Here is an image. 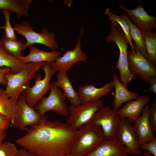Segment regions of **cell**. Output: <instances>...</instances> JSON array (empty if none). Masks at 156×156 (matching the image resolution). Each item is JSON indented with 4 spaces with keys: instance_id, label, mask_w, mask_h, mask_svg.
Returning <instances> with one entry per match:
<instances>
[{
    "instance_id": "cell-6",
    "label": "cell",
    "mask_w": 156,
    "mask_h": 156,
    "mask_svg": "<svg viewBox=\"0 0 156 156\" xmlns=\"http://www.w3.org/2000/svg\"><path fill=\"white\" fill-rule=\"evenodd\" d=\"M41 68L44 73V78L42 79L41 75L38 74L35 77L34 86L30 87L28 83L23 89L26 94V101L32 107L40 101L50 90L51 84L50 81L55 72L48 63L45 62Z\"/></svg>"
},
{
    "instance_id": "cell-20",
    "label": "cell",
    "mask_w": 156,
    "mask_h": 156,
    "mask_svg": "<svg viewBox=\"0 0 156 156\" xmlns=\"http://www.w3.org/2000/svg\"><path fill=\"white\" fill-rule=\"evenodd\" d=\"M112 70L113 80L112 81L115 92L113 109L118 111L123 103L135 99L138 95L137 93L129 91L127 87L120 81L113 67Z\"/></svg>"
},
{
    "instance_id": "cell-34",
    "label": "cell",
    "mask_w": 156,
    "mask_h": 156,
    "mask_svg": "<svg viewBox=\"0 0 156 156\" xmlns=\"http://www.w3.org/2000/svg\"><path fill=\"white\" fill-rule=\"evenodd\" d=\"M10 72L11 70L8 68L3 67L0 68V85L6 86L7 81L5 76L7 74Z\"/></svg>"
},
{
    "instance_id": "cell-11",
    "label": "cell",
    "mask_w": 156,
    "mask_h": 156,
    "mask_svg": "<svg viewBox=\"0 0 156 156\" xmlns=\"http://www.w3.org/2000/svg\"><path fill=\"white\" fill-rule=\"evenodd\" d=\"M115 139L126 148L128 153L142 156L138 136L133 126L127 118H120L116 132Z\"/></svg>"
},
{
    "instance_id": "cell-24",
    "label": "cell",
    "mask_w": 156,
    "mask_h": 156,
    "mask_svg": "<svg viewBox=\"0 0 156 156\" xmlns=\"http://www.w3.org/2000/svg\"><path fill=\"white\" fill-rule=\"evenodd\" d=\"M121 16L127 23L129 27L132 39L134 41L135 45L140 53L148 60L143 35L140 30L132 23L126 13Z\"/></svg>"
},
{
    "instance_id": "cell-23",
    "label": "cell",
    "mask_w": 156,
    "mask_h": 156,
    "mask_svg": "<svg viewBox=\"0 0 156 156\" xmlns=\"http://www.w3.org/2000/svg\"><path fill=\"white\" fill-rule=\"evenodd\" d=\"M0 39L5 50L10 55L20 61L23 56L22 52L26 49L25 43L21 40H10L7 38L5 35H3Z\"/></svg>"
},
{
    "instance_id": "cell-2",
    "label": "cell",
    "mask_w": 156,
    "mask_h": 156,
    "mask_svg": "<svg viewBox=\"0 0 156 156\" xmlns=\"http://www.w3.org/2000/svg\"><path fill=\"white\" fill-rule=\"evenodd\" d=\"M110 30L109 34L105 37L106 42H113L116 44L119 51V55L115 68L118 70L120 81L125 87L132 80L137 77L129 71L127 58V49L129 42L117 25L116 23L110 18Z\"/></svg>"
},
{
    "instance_id": "cell-22",
    "label": "cell",
    "mask_w": 156,
    "mask_h": 156,
    "mask_svg": "<svg viewBox=\"0 0 156 156\" xmlns=\"http://www.w3.org/2000/svg\"><path fill=\"white\" fill-rule=\"evenodd\" d=\"M32 0H0V10L12 12L20 18L28 16V10Z\"/></svg>"
},
{
    "instance_id": "cell-16",
    "label": "cell",
    "mask_w": 156,
    "mask_h": 156,
    "mask_svg": "<svg viewBox=\"0 0 156 156\" xmlns=\"http://www.w3.org/2000/svg\"><path fill=\"white\" fill-rule=\"evenodd\" d=\"M114 88L112 81L107 83L100 88L92 84L84 85L79 87L78 93L82 103L96 101L109 94Z\"/></svg>"
},
{
    "instance_id": "cell-37",
    "label": "cell",
    "mask_w": 156,
    "mask_h": 156,
    "mask_svg": "<svg viewBox=\"0 0 156 156\" xmlns=\"http://www.w3.org/2000/svg\"><path fill=\"white\" fill-rule=\"evenodd\" d=\"M7 137V133L5 131L0 130V145L3 142Z\"/></svg>"
},
{
    "instance_id": "cell-30",
    "label": "cell",
    "mask_w": 156,
    "mask_h": 156,
    "mask_svg": "<svg viewBox=\"0 0 156 156\" xmlns=\"http://www.w3.org/2000/svg\"><path fill=\"white\" fill-rule=\"evenodd\" d=\"M18 150L10 142H3L0 145V156H16Z\"/></svg>"
},
{
    "instance_id": "cell-32",
    "label": "cell",
    "mask_w": 156,
    "mask_h": 156,
    "mask_svg": "<svg viewBox=\"0 0 156 156\" xmlns=\"http://www.w3.org/2000/svg\"><path fill=\"white\" fill-rule=\"evenodd\" d=\"M140 148L148 151L154 156H156V137L150 142L140 145Z\"/></svg>"
},
{
    "instance_id": "cell-12",
    "label": "cell",
    "mask_w": 156,
    "mask_h": 156,
    "mask_svg": "<svg viewBox=\"0 0 156 156\" xmlns=\"http://www.w3.org/2000/svg\"><path fill=\"white\" fill-rule=\"evenodd\" d=\"M133 43L135 51L130 50L127 53L129 69L132 74L148 83L151 76H156V68L140 53L134 42Z\"/></svg>"
},
{
    "instance_id": "cell-25",
    "label": "cell",
    "mask_w": 156,
    "mask_h": 156,
    "mask_svg": "<svg viewBox=\"0 0 156 156\" xmlns=\"http://www.w3.org/2000/svg\"><path fill=\"white\" fill-rule=\"evenodd\" d=\"M25 64L10 55L5 50L0 39V68H8L11 70V73H16L21 70Z\"/></svg>"
},
{
    "instance_id": "cell-36",
    "label": "cell",
    "mask_w": 156,
    "mask_h": 156,
    "mask_svg": "<svg viewBox=\"0 0 156 156\" xmlns=\"http://www.w3.org/2000/svg\"><path fill=\"white\" fill-rule=\"evenodd\" d=\"M16 156H37L35 154L24 148L18 149Z\"/></svg>"
},
{
    "instance_id": "cell-35",
    "label": "cell",
    "mask_w": 156,
    "mask_h": 156,
    "mask_svg": "<svg viewBox=\"0 0 156 156\" xmlns=\"http://www.w3.org/2000/svg\"><path fill=\"white\" fill-rule=\"evenodd\" d=\"M148 83L149 86L147 91L156 94V76H151L149 78Z\"/></svg>"
},
{
    "instance_id": "cell-27",
    "label": "cell",
    "mask_w": 156,
    "mask_h": 156,
    "mask_svg": "<svg viewBox=\"0 0 156 156\" xmlns=\"http://www.w3.org/2000/svg\"><path fill=\"white\" fill-rule=\"evenodd\" d=\"M143 35L144 38L148 60L155 66L156 64V32H152Z\"/></svg>"
},
{
    "instance_id": "cell-3",
    "label": "cell",
    "mask_w": 156,
    "mask_h": 156,
    "mask_svg": "<svg viewBox=\"0 0 156 156\" xmlns=\"http://www.w3.org/2000/svg\"><path fill=\"white\" fill-rule=\"evenodd\" d=\"M104 140L101 127L90 123L78 130L70 154L72 156H85L92 151Z\"/></svg>"
},
{
    "instance_id": "cell-33",
    "label": "cell",
    "mask_w": 156,
    "mask_h": 156,
    "mask_svg": "<svg viewBox=\"0 0 156 156\" xmlns=\"http://www.w3.org/2000/svg\"><path fill=\"white\" fill-rule=\"evenodd\" d=\"M11 121L5 116L0 114V130L6 131L9 127Z\"/></svg>"
},
{
    "instance_id": "cell-1",
    "label": "cell",
    "mask_w": 156,
    "mask_h": 156,
    "mask_svg": "<svg viewBox=\"0 0 156 156\" xmlns=\"http://www.w3.org/2000/svg\"><path fill=\"white\" fill-rule=\"evenodd\" d=\"M16 143L37 156H64L70 153L78 130L66 123L50 121L43 116L37 124L28 128Z\"/></svg>"
},
{
    "instance_id": "cell-31",
    "label": "cell",
    "mask_w": 156,
    "mask_h": 156,
    "mask_svg": "<svg viewBox=\"0 0 156 156\" xmlns=\"http://www.w3.org/2000/svg\"><path fill=\"white\" fill-rule=\"evenodd\" d=\"M149 120L153 133L154 135L156 132V99L153 101L150 109Z\"/></svg>"
},
{
    "instance_id": "cell-4",
    "label": "cell",
    "mask_w": 156,
    "mask_h": 156,
    "mask_svg": "<svg viewBox=\"0 0 156 156\" xmlns=\"http://www.w3.org/2000/svg\"><path fill=\"white\" fill-rule=\"evenodd\" d=\"M44 63L27 64L18 72L16 73L10 72L6 74L7 83L5 91L15 103L17 102L25 85L35 77L36 73Z\"/></svg>"
},
{
    "instance_id": "cell-7",
    "label": "cell",
    "mask_w": 156,
    "mask_h": 156,
    "mask_svg": "<svg viewBox=\"0 0 156 156\" xmlns=\"http://www.w3.org/2000/svg\"><path fill=\"white\" fill-rule=\"evenodd\" d=\"M104 106L101 100L85 102L78 106L70 104L68 107L66 123L73 129L78 130L89 123L95 114Z\"/></svg>"
},
{
    "instance_id": "cell-8",
    "label": "cell",
    "mask_w": 156,
    "mask_h": 156,
    "mask_svg": "<svg viewBox=\"0 0 156 156\" xmlns=\"http://www.w3.org/2000/svg\"><path fill=\"white\" fill-rule=\"evenodd\" d=\"M25 96V93L23 91L16 103L14 116L11 121L13 127L21 131H26L28 126L38 124L44 116L40 115L33 107L27 104Z\"/></svg>"
},
{
    "instance_id": "cell-15",
    "label": "cell",
    "mask_w": 156,
    "mask_h": 156,
    "mask_svg": "<svg viewBox=\"0 0 156 156\" xmlns=\"http://www.w3.org/2000/svg\"><path fill=\"white\" fill-rule=\"evenodd\" d=\"M149 102V98L147 95L138 96L134 100L127 102L117 113L120 118H127L131 123H134L139 117L142 110Z\"/></svg>"
},
{
    "instance_id": "cell-13",
    "label": "cell",
    "mask_w": 156,
    "mask_h": 156,
    "mask_svg": "<svg viewBox=\"0 0 156 156\" xmlns=\"http://www.w3.org/2000/svg\"><path fill=\"white\" fill-rule=\"evenodd\" d=\"M83 32V29H81L79 37L73 49L66 51L62 56L59 57L55 62L50 64V66L55 72H66L79 62H87L88 57L82 50L81 45Z\"/></svg>"
},
{
    "instance_id": "cell-14",
    "label": "cell",
    "mask_w": 156,
    "mask_h": 156,
    "mask_svg": "<svg viewBox=\"0 0 156 156\" xmlns=\"http://www.w3.org/2000/svg\"><path fill=\"white\" fill-rule=\"evenodd\" d=\"M136 3L137 7L133 10L127 9L120 4L118 5L143 34L152 32L153 29L156 28V16L149 15L145 11V3L142 1H138Z\"/></svg>"
},
{
    "instance_id": "cell-9",
    "label": "cell",
    "mask_w": 156,
    "mask_h": 156,
    "mask_svg": "<svg viewBox=\"0 0 156 156\" xmlns=\"http://www.w3.org/2000/svg\"><path fill=\"white\" fill-rule=\"evenodd\" d=\"M51 84L49 95L44 97L34 109L42 116L45 115L49 111H52L59 116L68 117V107L65 102L66 96L54 82Z\"/></svg>"
},
{
    "instance_id": "cell-19",
    "label": "cell",
    "mask_w": 156,
    "mask_h": 156,
    "mask_svg": "<svg viewBox=\"0 0 156 156\" xmlns=\"http://www.w3.org/2000/svg\"><path fill=\"white\" fill-rule=\"evenodd\" d=\"M29 53L23 56L20 61L24 64L28 63H38L47 62L51 63L55 61L61 53L57 51L46 52L39 49L33 45L28 46Z\"/></svg>"
},
{
    "instance_id": "cell-17",
    "label": "cell",
    "mask_w": 156,
    "mask_h": 156,
    "mask_svg": "<svg viewBox=\"0 0 156 156\" xmlns=\"http://www.w3.org/2000/svg\"><path fill=\"white\" fill-rule=\"evenodd\" d=\"M150 106L147 105L143 109L141 116L134 122L133 126L138 138L140 146L150 142L155 138L149 120Z\"/></svg>"
},
{
    "instance_id": "cell-21",
    "label": "cell",
    "mask_w": 156,
    "mask_h": 156,
    "mask_svg": "<svg viewBox=\"0 0 156 156\" xmlns=\"http://www.w3.org/2000/svg\"><path fill=\"white\" fill-rule=\"evenodd\" d=\"M57 80L54 82L58 87L60 88L70 104L78 106L81 104L78 92L74 89L66 72H59L57 75Z\"/></svg>"
},
{
    "instance_id": "cell-5",
    "label": "cell",
    "mask_w": 156,
    "mask_h": 156,
    "mask_svg": "<svg viewBox=\"0 0 156 156\" xmlns=\"http://www.w3.org/2000/svg\"><path fill=\"white\" fill-rule=\"evenodd\" d=\"M14 28L18 34L26 39L25 48L35 44L45 45L52 51L59 48V45L55 39L56 35L52 32H49L47 28H43L40 33L36 32L30 23L25 21L15 25Z\"/></svg>"
},
{
    "instance_id": "cell-38",
    "label": "cell",
    "mask_w": 156,
    "mask_h": 156,
    "mask_svg": "<svg viewBox=\"0 0 156 156\" xmlns=\"http://www.w3.org/2000/svg\"><path fill=\"white\" fill-rule=\"evenodd\" d=\"M144 156H152V154L148 151L144 150Z\"/></svg>"
},
{
    "instance_id": "cell-28",
    "label": "cell",
    "mask_w": 156,
    "mask_h": 156,
    "mask_svg": "<svg viewBox=\"0 0 156 156\" xmlns=\"http://www.w3.org/2000/svg\"><path fill=\"white\" fill-rule=\"evenodd\" d=\"M105 13L108 16L116 22L118 23L123 30L124 35L127 40L132 51H135L131 38L128 25L122 16H120L111 12L109 8H106Z\"/></svg>"
},
{
    "instance_id": "cell-10",
    "label": "cell",
    "mask_w": 156,
    "mask_h": 156,
    "mask_svg": "<svg viewBox=\"0 0 156 156\" xmlns=\"http://www.w3.org/2000/svg\"><path fill=\"white\" fill-rule=\"evenodd\" d=\"M120 119L117 111L109 106H104L95 114L89 123L100 127L104 139L112 140L115 139Z\"/></svg>"
},
{
    "instance_id": "cell-26",
    "label": "cell",
    "mask_w": 156,
    "mask_h": 156,
    "mask_svg": "<svg viewBox=\"0 0 156 156\" xmlns=\"http://www.w3.org/2000/svg\"><path fill=\"white\" fill-rule=\"evenodd\" d=\"M16 104L5 93V90L0 87V114L11 121L14 116Z\"/></svg>"
},
{
    "instance_id": "cell-18",
    "label": "cell",
    "mask_w": 156,
    "mask_h": 156,
    "mask_svg": "<svg viewBox=\"0 0 156 156\" xmlns=\"http://www.w3.org/2000/svg\"><path fill=\"white\" fill-rule=\"evenodd\" d=\"M126 148L116 139L104 140L92 151L85 156H127Z\"/></svg>"
},
{
    "instance_id": "cell-39",
    "label": "cell",
    "mask_w": 156,
    "mask_h": 156,
    "mask_svg": "<svg viewBox=\"0 0 156 156\" xmlns=\"http://www.w3.org/2000/svg\"><path fill=\"white\" fill-rule=\"evenodd\" d=\"M64 156H72L71 155L70 153H69V154H66Z\"/></svg>"
},
{
    "instance_id": "cell-29",
    "label": "cell",
    "mask_w": 156,
    "mask_h": 156,
    "mask_svg": "<svg viewBox=\"0 0 156 156\" xmlns=\"http://www.w3.org/2000/svg\"><path fill=\"white\" fill-rule=\"evenodd\" d=\"M10 12L7 11H3L5 23L4 25L0 26V29L4 30L6 37L12 40H18L15 34V31L11 24L10 21Z\"/></svg>"
}]
</instances>
